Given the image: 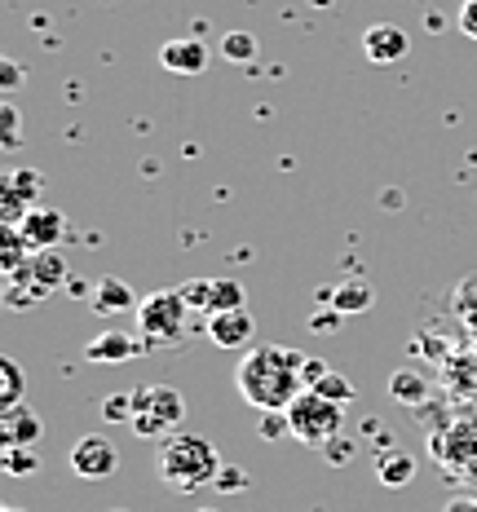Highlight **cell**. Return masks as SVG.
Listing matches in <instances>:
<instances>
[{
	"label": "cell",
	"mask_w": 477,
	"mask_h": 512,
	"mask_svg": "<svg viewBox=\"0 0 477 512\" xmlns=\"http://www.w3.org/2000/svg\"><path fill=\"white\" fill-rule=\"evenodd\" d=\"M133 424L129 429L137 437H173V429H182L186 420V398L173 389V384H142V389H133Z\"/></svg>",
	"instance_id": "obj_3"
},
{
	"label": "cell",
	"mask_w": 477,
	"mask_h": 512,
	"mask_svg": "<svg viewBox=\"0 0 477 512\" xmlns=\"http://www.w3.org/2000/svg\"><path fill=\"white\" fill-rule=\"evenodd\" d=\"M314 393H323V398L341 402V407H345V402H354V398H358L354 380H345V376H341V371H327V376H323V380H318V384H314Z\"/></svg>",
	"instance_id": "obj_23"
},
{
	"label": "cell",
	"mask_w": 477,
	"mask_h": 512,
	"mask_svg": "<svg viewBox=\"0 0 477 512\" xmlns=\"http://www.w3.org/2000/svg\"><path fill=\"white\" fill-rule=\"evenodd\" d=\"M18 234L27 239L31 252H45V248H58V243L67 239V221H62V212H53V208H31L27 221L18 226Z\"/></svg>",
	"instance_id": "obj_11"
},
{
	"label": "cell",
	"mask_w": 477,
	"mask_h": 512,
	"mask_svg": "<svg viewBox=\"0 0 477 512\" xmlns=\"http://www.w3.org/2000/svg\"><path fill=\"white\" fill-rule=\"evenodd\" d=\"M301 367H305V354L301 349H288V345H257L248 349L235 371V384H239V398L257 411H288L296 398L305 393V380H301Z\"/></svg>",
	"instance_id": "obj_1"
},
{
	"label": "cell",
	"mask_w": 477,
	"mask_h": 512,
	"mask_svg": "<svg viewBox=\"0 0 477 512\" xmlns=\"http://www.w3.org/2000/svg\"><path fill=\"white\" fill-rule=\"evenodd\" d=\"M288 420H292V437H296V442H305V446H314V451H323L332 437H341L345 411H341V402H332V398H323V393L305 389L301 398H296L292 407H288Z\"/></svg>",
	"instance_id": "obj_5"
},
{
	"label": "cell",
	"mask_w": 477,
	"mask_h": 512,
	"mask_svg": "<svg viewBox=\"0 0 477 512\" xmlns=\"http://www.w3.org/2000/svg\"><path fill=\"white\" fill-rule=\"evenodd\" d=\"M133 393H111V398H102V420L106 424H133Z\"/></svg>",
	"instance_id": "obj_25"
},
{
	"label": "cell",
	"mask_w": 477,
	"mask_h": 512,
	"mask_svg": "<svg viewBox=\"0 0 477 512\" xmlns=\"http://www.w3.org/2000/svg\"><path fill=\"white\" fill-rule=\"evenodd\" d=\"M5 181H9V190H18V195H23L27 204L36 208V195H40V186H45V177H40L36 168H14Z\"/></svg>",
	"instance_id": "obj_24"
},
{
	"label": "cell",
	"mask_w": 477,
	"mask_h": 512,
	"mask_svg": "<svg viewBox=\"0 0 477 512\" xmlns=\"http://www.w3.org/2000/svg\"><path fill=\"white\" fill-rule=\"evenodd\" d=\"M67 464H71V473L76 477H84V482H102V477H111L115 468H120V451L111 446V437L89 433V437H80V442L71 446Z\"/></svg>",
	"instance_id": "obj_6"
},
{
	"label": "cell",
	"mask_w": 477,
	"mask_h": 512,
	"mask_svg": "<svg viewBox=\"0 0 477 512\" xmlns=\"http://www.w3.org/2000/svg\"><path fill=\"white\" fill-rule=\"evenodd\" d=\"M226 309H243V283H235V279H212L208 314H226Z\"/></svg>",
	"instance_id": "obj_20"
},
{
	"label": "cell",
	"mask_w": 477,
	"mask_h": 512,
	"mask_svg": "<svg viewBox=\"0 0 477 512\" xmlns=\"http://www.w3.org/2000/svg\"><path fill=\"white\" fill-rule=\"evenodd\" d=\"M323 305H332L336 314H367L371 301H376V292H371L367 283H336V287H323Z\"/></svg>",
	"instance_id": "obj_14"
},
{
	"label": "cell",
	"mask_w": 477,
	"mask_h": 512,
	"mask_svg": "<svg viewBox=\"0 0 477 512\" xmlns=\"http://www.w3.org/2000/svg\"><path fill=\"white\" fill-rule=\"evenodd\" d=\"M327 371H332V367H327L323 358H305V367H301V380H305V389H314V384L323 380Z\"/></svg>",
	"instance_id": "obj_32"
},
{
	"label": "cell",
	"mask_w": 477,
	"mask_h": 512,
	"mask_svg": "<svg viewBox=\"0 0 477 512\" xmlns=\"http://www.w3.org/2000/svg\"><path fill=\"white\" fill-rule=\"evenodd\" d=\"M455 23L469 40H477V0H460V14H455Z\"/></svg>",
	"instance_id": "obj_29"
},
{
	"label": "cell",
	"mask_w": 477,
	"mask_h": 512,
	"mask_svg": "<svg viewBox=\"0 0 477 512\" xmlns=\"http://www.w3.org/2000/svg\"><path fill=\"white\" fill-rule=\"evenodd\" d=\"M133 314H137V336H142L151 349H164V345H177V340H182L190 305L182 301L177 287H164V292L146 296Z\"/></svg>",
	"instance_id": "obj_4"
},
{
	"label": "cell",
	"mask_w": 477,
	"mask_h": 512,
	"mask_svg": "<svg viewBox=\"0 0 477 512\" xmlns=\"http://www.w3.org/2000/svg\"><path fill=\"white\" fill-rule=\"evenodd\" d=\"M221 53H226L230 62H252L257 58V36H252V31H226V36H221Z\"/></svg>",
	"instance_id": "obj_22"
},
{
	"label": "cell",
	"mask_w": 477,
	"mask_h": 512,
	"mask_svg": "<svg viewBox=\"0 0 477 512\" xmlns=\"http://www.w3.org/2000/svg\"><path fill=\"white\" fill-rule=\"evenodd\" d=\"M40 433H45V420H40L36 407H27V402L0 411V446H36Z\"/></svg>",
	"instance_id": "obj_12"
},
{
	"label": "cell",
	"mask_w": 477,
	"mask_h": 512,
	"mask_svg": "<svg viewBox=\"0 0 477 512\" xmlns=\"http://www.w3.org/2000/svg\"><path fill=\"white\" fill-rule=\"evenodd\" d=\"M376 477H380V486L398 490V486H407L411 477H416V460H411L407 451H385L380 455V464H376Z\"/></svg>",
	"instance_id": "obj_16"
},
{
	"label": "cell",
	"mask_w": 477,
	"mask_h": 512,
	"mask_svg": "<svg viewBox=\"0 0 477 512\" xmlns=\"http://www.w3.org/2000/svg\"><path fill=\"white\" fill-rule=\"evenodd\" d=\"M243 486H248V473H239V468H221V473H217V490H221V495H230V490H243Z\"/></svg>",
	"instance_id": "obj_30"
},
{
	"label": "cell",
	"mask_w": 477,
	"mask_h": 512,
	"mask_svg": "<svg viewBox=\"0 0 477 512\" xmlns=\"http://www.w3.org/2000/svg\"><path fill=\"white\" fill-rule=\"evenodd\" d=\"M407 49H411L407 31L394 27V23H371L363 31V53H367V62H376V67H389V62L407 58Z\"/></svg>",
	"instance_id": "obj_9"
},
{
	"label": "cell",
	"mask_w": 477,
	"mask_h": 512,
	"mask_svg": "<svg viewBox=\"0 0 477 512\" xmlns=\"http://www.w3.org/2000/svg\"><path fill=\"white\" fill-rule=\"evenodd\" d=\"M27 274H31V283H40L49 292V287H58V283H67V261L58 256V248H45V252H31V261H27Z\"/></svg>",
	"instance_id": "obj_15"
},
{
	"label": "cell",
	"mask_w": 477,
	"mask_h": 512,
	"mask_svg": "<svg viewBox=\"0 0 477 512\" xmlns=\"http://www.w3.org/2000/svg\"><path fill=\"white\" fill-rule=\"evenodd\" d=\"M5 512H27V508H18V504H9V508H5Z\"/></svg>",
	"instance_id": "obj_35"
},
{
	"label": "cell",
	"mask_w": 477,
	"mask_h": 512,
	"mask_svg": "<svg viewBox=\"0 0 477 512\" xmlns=\"http://www.w3.org/2000/svg\"><path fill=\"white\" fill-rule=\"evenodd\" d=\"M424 393H429V384H424L420 371L402 367V371H394V376H389V398L402 402V407H420Z\"/></svg>",
	"instance_id": "obj_17"
},
{
	"label": "cell",
	"mask_w": 477,
	"mask_h": 512,
	"mask_svg": "<svg viewBox=\"0 0 477 512\" xmlns=\"http://www.w3.org/2000/svg\"><path fill=\"white\" fill-rule=\"evenodd\" d=\"M261 437L265 442H283V437H292L288 411H261Z\"/></svg>",
	"instance_id": "obj_26"
},
{
	"label": "cell",
	"mask_w": 477,
	"mask_h": 512,
	"mask_svg": "<svg viewBox=\"0 0 477 512\" xmlns=\"http://www.w3.org/2000/svg\"><path fill=\"white\" fill-rule=\"evenodd\" d=\"M93 309H98L102 318H111V314H129V309H137L142 301H137V292L124 279H102L98 287H93Z\"/></svg>",
	"instance_id": "obj_13"
},
{
	"label": "cell",
	"mask_w": 477,
	"mask_h": 512,
	"mask_svg": "<svg viewBox=\"0 0 477 512\" xmlns=\"http://www.w3.org/2000/svg\"><path fill=\"white\" fill-rule=\"evenodd\" d=\"M142 349H151L142 336H129L120 327H106L102 336H93L84 345V362H106V367H120V362H133Z\"/></svg>",
	"instance_id": "obj_8"
},
{
	"label": "cell",
	"mask_w": 477,
	"mask_h": 512,
	"mask_svg": "<svg viewBox=\"0 0 477 512\" xmlns=\"http://www.w3.org/2000/svg\"><path fill=\"white\" fill-rule=\"evenodd\" d=\"M0 146H5V151H14L18 146V111L14 106H0Z\"/></svg>",
	"instance_id": "obj_28"
},
{
	"label": "cell",
	"mask_w": 477,
	"mask_h": 512,
	"mask_svg": "<svg viewBox=\"0 0 477 512\" xmlns=\"http://www.w3.org/2000/svg\"><path fill=\"white\" fill-rule=\"evenodd\" d=\"M159 67L177 71V76H199L208 67V45L195 36H177L168 45H159Z\"/></svg>",
	"instance_id": "obj_10"
},
{
	"label": "cell",
	"mask_w": 477,
	"mask_h": 512,
	"mask_svg": "<svg viewBox=\"0 0 477 512\" xmlns=\"http://www.w3.org/2000/svg\"><path fill=\"white\" fill-rule=\"evenodd\" d=\"M27 212H31V204L18 190H9V181L0 177V226H23Z\"/></svg>",
	"instance_id": "obj_21"
},
{
	"label": "cell",
	"mask_w": 477,
	"mask_h": 512,
	"mask_svg": "<svg viewBox=\"0 0 477 512\" xmlns=\"http://www.w3.org/2000/svg\"><path fill=\"white\" fill-rule=\"evenodd\" d=\"M323 451H327V460H332V464H345L349 455H354V442H349V437H332Z\"/></svg>",
	"instance_id": "obj_33"
},
{
	"label": "cell",
	"mask_w": 477,
	"mask_h": 512,
	"mask_svg": "<svg viewBox=\"0 0 477 512\" xmlns=\"http://www.w3.org/2000/svg\"><path fill=\"white\" fill-rule=\"evenodd\" d=\"M23 393H27V376H23V367H18L14 358H0V407H18L23 402Z\"/></svg>",
	"instance_id": "obj_18"
},
{
	"label": "cell",
	"mask_w": 477,
	"mask_h": 512,
	"mask_svg": "<svg viewBox=\"0 0 477 512\" xmlns=\"http://www.w3.org/2000/svg\"><path fill=\"white\" fill-rule=\"evenodd\" d=\"M155 468H159V482L168 490L195 495V490H204V486H217V473L226 464H221L217 446H212L204 433H173L159 442Z\"/></svg>",
	"instance_id": "obj_2"
},
{
	"label": "cell",
	"mask_w": 477,
	"mask_h": 512,
	"mask_svg": "<svg viewBox=\"0 0 477 512\" xmlns=\"http://www.w3.org/2000/svg\"><path fill=\"white\" fill-rule=\"evenodd\" d=\"M345 314H336L332 305L323 309V314H310V332H336V323H341Z\"/></svg>",
	"instance_id": "obj_34"
},
{
	"label": "cell",
	"mask_w": 477,
	"mask_h": 512,
	"mask_svg": "<svg viewBox=\"0 0 477 512\" xmlns=\"http://www.w3.org/2000/svg\"><path fill=\"white\" fill-rule=\"evenodd\" d=\"M208 340L217 349H248L252 336H257V318H252V309H226V314H208Z\"/></svg>",
	"instance_id": "obj_7"
},
{
	"label": "cell",
	"mask_w": 477,
	"mask_h": 512,
	"mask_svg": "<svg viewBox=\"0 0 477 512\" xmlns=\"http://www.w3.org/2000/svg\"><path fill=\"white\" fill-rule=\"evenodd\" d=\"M23 84V67L14 58H0V89H18Z\"/></svg>",
	"instance_id": "obj_31"
},
{
	"label": "cell",
	"mask_w": 477,
	"mask_h": 512,
	"mask_svg": "<svg viewBox=\"0 0 477 512\" xmlns=\"http://www.w3.org/2000/svg\"><path fill=\"white\" fill-rule=\"evenodd\" d=\"M177 292H182V301L190 309H204L208 314V292H212V279H186V283H177Z\"/></svg>",
	"instance_id": "obj_27"
},
{
	"label": "cell",
	"mask_w": 477,
	"mask_h": 512,
	"mask_svg": "<svg viewBox=\"0 0 477 512\" xmlns=\"http://www.w3.org/2000/svg\"><path fill=\"white\" fill-rule=\"evenodd\" d=\"M0 468H5L9 477H31V473H40L36 446H5V455H0Z\"/></svg>",
	"instance_id": "obj_19"
}]
</instances>
